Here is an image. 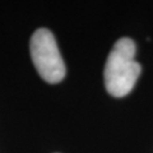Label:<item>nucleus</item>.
<instances>
[{"label":"nucleus","instance_id":"nucleus-2","mask_svg":"<svg viewBox=\"0 0 153 153\" xmlns=\"http://www.w3.org/2000/svg\"><path fill=\"white\" fill-rule=\"evenodd\" d=\"M31 57L38 74L47 83L64 79L66 69L54 35L46 28H38L31 37Z\"/></svg>","mask_w":153,"mask_h":153},{"label":"nucleus","instance_id":"nucleus-1","mask_svg":"<svg viewBox=\"0 0 153 153\" xmlns=\"http://www.w3.org/2000/svg\"><path fill=\"white\" fill-rule=\"evenodd\" d=\"M135 44L128 37L116 41L108 54L105 65V85L107 92L114 97H124L133 91L138 76L140 74V65L137 63Z\"/></svg>","mask_w":153,"mask_h":153}]
</instances>
